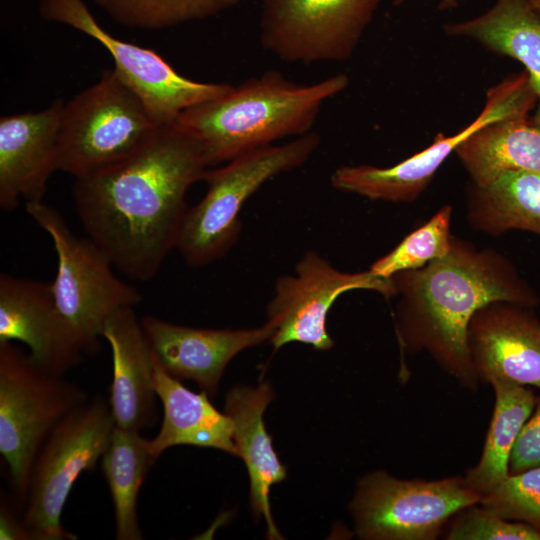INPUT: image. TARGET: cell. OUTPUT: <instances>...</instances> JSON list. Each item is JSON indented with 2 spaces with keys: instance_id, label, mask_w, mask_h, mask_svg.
<instances>
[{
  "instance_id": "24",
  "label": "cell",
  "mask_w": 540,
  "mask_h": 540,
  "mask_svg": "<svg viewBox=\"0 0 540 540\" xmlns=\"http://www.w3.org/2000/svg\"><path fill=\"white\" fill-rule=\"evenodd\" d=\"M494 409L481 457L464 475L481 496L509 475V460L519 433L533 411L536 394L527 386L494 380Z\"/></svg>"
},
{
  "instance_id": "20",
  "label": "cell",
  "mask_w": 540,
  "mask_h": 540,
  "mask_svg": "<svg viewBox=\"0 0 540 540\" xmlns=\"http://www.w3.org/2000/svg\"><path fill=\"white\" fill-rule=\"evenodd\" d=\"M153 382L163 407L160 430L153 439H147L148 450L154 458L176 445L215 448L238 457L233 422L213 406L206 392L187 389L179 379L167 373L155 357Z\"/></svg>"
},
{
  "instance_id": "22",
  "label": "cell",
  "mask_w": 540,
  "mask_h": 540,
  "mask_svg": "<svg viewBox=\"0 0 540 540\" xmlns=\"http://www.w3.org/2000/svg\"><path fill=\"white\" fill-rule=\"evenodd\" d=\"M474 185H484L507 170L540 174V128L529 117L488 125L455 152Z\"/></svg>"
},
{
  "instance_id": "15",
  "label": "cell",
  "mask_w": 540,
  "mask_h": 540,
  "mask_svg": "<svg viewBox=\"0 0 540 540\" xmlns=\"http://www.w3.org/2000/svg\"><path fill=\"white\" fill-rule=\"evenodd\" d=\"M21 342L46 371L63 376L82 352L57 311L51 283L0 275V344Z\"/></svg>"
},
{
  "instance_id": "7",
  "label": "cell",
  "mask_w": 540,
  "mask_h": 540,
  "mask_svg": "<svg viewBox=\"0 0 540 540\" xmlns=\"http://www.w3.org/2000/svg\"><path fill=\"white\" fill-rule=\"evenodd\" d=\"M160 126L114 69L64 104L56 170L76 178L107 168L137 151Z\"/></svg>"
},
{
  "instance_id": "4",
  "label": "cell",
  "mask_w": 540,
  "mask_h": 540,
  "mask_svg": "<svg viewBox=\"0 0 540 540\" xmlns=\"http://www.w3.org/2000/svg\"><path fill=\"white\" fill-rule=\"evenodd\" d=\"M311 131L282 145H270L209 169L203 198L188 208L175 248L191 266L223 257L236 242L245 202L268 180L305 164L320 145Z\"/></svg>"
},
{
  "instance_id": "18",
  "label": "cell",
  "mask_w": 540,
  "mask_h": 540,
  "mask_svg": "<svg viewBox=\"0 0 540 540\" xmlns=\"http://www.w3.org/2000/svg\"><path fill=\"white\" fill-rule=\"evenodd\" d=\"M102 337L112 353L108 404L115 426L141 432L155 423L157 395L153 382L154 355L134 308L112 315Z\"/></svg>"
},
{
  "instance_id": "11",
  "label": "cell",
  "mask_w": 540,
  "mask_h": 540,
  "mask_svg": "<svg viewBox=\"0 0 540 540\" xmlns=\"http://www.w3.org/2000/svg\"><path fill=\"white\" fill-rule=\"evenodd\" d=\"M382 1L260 0V43L287 63L346 61Z\"/></svg>"
},
{
  "instance_id": "19",
  "label": "cell",
  "mask_w": 540,
  "mask_h": 540,
  "mask_svg": "<svg viewBox=\"0 0 540 540\" xmlns=\"http://www.w3.org/2000/svg\"><path fill=\"white\" fill-rule=\"evenodd\" d=\"M268 382L257 387L235 386L225 398V413L233 422V440L247 468L250 480V503L255 519L262 517L269 539H283L272 517L271 487L287 478V468L280 461L266 430L263 414L273 400Z\"/></svg>"
},
{
  "instance_id": "1",
  "label": "cell",
  "mask_w": 540,
  "mask_h": 540,
  "mask_svg": "<svg viewBox=\"0 0 540 540\" xmlns=\"http://www.w3.org/2000/svg\"><path fill=\"white\" fill-rule=\"evenodd\" d=\"M209 167L189 132L176 122L162 125L130 156L76 178L78 216L118 271L150 280L176 246L187 191Z\"/></svg>"
},
{
  "instance_id": "17",
  "label": "cell",
  "mask_w": 540,
  "mask_h": 540,
  "mask_svg": "<svg viewBox=\"0 0 540 540\" xmlns=\"http://www.w3.org/2000/svg\"><path fill=\"white\" fill-rule=\"evenodd\" d=\"M537 96L526 71L512 74L486 92L477 117L456 134L438 133L430 146L391 167L382 168L379 181L385 193L400 202L415 200L429 185L439 167L478 130L493 123L529 117Z\"/></svg>"
},
{
  "instance_id": "21",
  "label": "cell",
  "mask_w": 540,
  "mask_h": 540,
  "mask_svg": "<svg viewBox=\"0 0 540 540\" xmlns=\"http://www.w3.org/2000/svg\"><path fill=\"white\" fill-rule=\"evenodd\" d=\"M451 36L474 40L525 67L537 96L531 119L540 128V16L529 0H495L480 15L445 25Z\"/></svg>"
},
{
  "instance_id": "28",
  "label": "cell",
  "mask_w": 540,
  "mask_h": 540,
  "mask_svg": "<svg viewBox=\"0 0 540 540\" xmlns=\"http://www.w3.org/2000/svg\"><path fill=\"white\" fill-rule=\"evenodd\" d=\"M479 504L504 519L540 532V466L509 474L483 494Z\"/></svg>"
},
{
  "instance_id": "23",
  "label": "cell",
  "mask_w": 540,
  "mask_h": 540,
  "mask_svg": "<svg viewBox=\"0 0 540 540\" xmlns=\"http://www.w3.org/2000/svg\"><path fill=\"white\" fill-rule=\"evenodd\" d=\"M470 223L489 234L523 230L540 236V174L507 170L484 185H474Z\"/></svg>"
},
{
  "instance_id": "10",
  "label": "cell",
  "mask_w": 540,
  "mask_h": 540,
  "mask_svg": "<svg viewBox=\"0 0 540 540\" xmlns=\"http://www.w3.org/2000/svg\"><path fill=\"white\" fill-rule=\"evenodd\" d=\"M39 13L93 38L111 55L114 71L138 96L157 125L176 121L185 110L227 93L229 83L194 81L178 73L155 51L110 34L84 0H40Z\"/></svg>"
},
{
  "instance_id": "27",
  "label": "cell",
  "mask_w": 540,
  "mask_h": 540,
  "mask_svg": "<svg viewBox=\"0 0 540 540\" xmlns=\"http://www.w3.org/2000/svg\"><path fill=\"white\" fill-rule=\"evenodd\" d=\"M451 212L450 205L443 206L430 220L376 260L369 270L376 276L391 278L399 272L419 269L446 256L452 244Z\"/></svg>"
},
{
  "instance_id": "14",
  "label": "cell",
  "mask_w": 540,
  "mask_h": 540,
  "mask_svg": "<svg viewBox=\"0 0 540 540\" xmlns=\"http://www.w3.org/2000/svg\"><path fill=\"white\" fill-rule=\"evenodd\" d=\"M468 346L480 382L540 388V321L527 308L507 302L482 307L469 324Z\"/></svg>"
},
{
  "instance_id": "26",
  "label": "cell",
  "mask_w": 540,
  "mask_h": 540,
  "mask_svg": "<svg viewBox=\"0 0 540 540\" xmlns=\"http://www.w3.org/2000/svg\"><path fill=\"white\" fill-rule=\"evenodd\" d=\"M239 3L240 0H95L116 23L151 31L205 20Z\"/></svg>"
},
{
  "instance_id": "30",
  "label": "cell",
  "mask_w": 540,
  "mask_h": 540,
  "mask_svg": "<svg viewBox=\"0 0 540 540\" xmlns=\"http://www.w3.org/2000/svg\"><path fill=\"white\" fill-rule=\"evenodd\" d=\"M540 466V394L532 413L523 425L509 460V474Z\"/></svg>"
},
{
  "instance_id": "12",
  "label": "cell",
  "mask_w": 540,
  "mask_h": 540,
  "mask_svg": "<svg viewBox=\"0 0 540 540\" xmlns=\"http://www.w3.org/2000/svg\"><path fill=\"white\" fill-rule=\"evenodd\" d=\"M365 289L384 297L396 294L392 278L370 270L343 272L315 251H308L296 265L295 274L277 279L267 316L274 333L269 340L276 352L299 342L317 350H329L334 341L327 331V316L336 299L345 292Z\"/></svg>"
},
{
  "instance_id": "5",
  "label": "cell",
  "mask_w": 540,
  "mask_h": 540,
  "mask_svg": "<svg viewBox=\"0 0 540 540\" xmlns=\"http://www.w3.org/2000/svg\"><path fill=\"white\" fill-rule=\"evenodd\" d=\"M26 212L51 238L57 271L51 288L57 311L77 348L93 354L108 319L134 308L140 293L119 279L107 255L89 238L76 236L61 214L43 201L26 203Z\"/></svg>"
},
{
  "instance_id": "32",
  "label": "cell",
  "mask_w": 540,
  "mask_h": 540,
  "mask_svg": "<svg viewBox=\"0 0 540 540\" xmlns=\"http://www.w3.org/2000/svg\"><path fill=\"white\" fill-rule=\"evenodd\" d=\"M407 0H393V5L399 6ZM441 9H452L458 6V0H437Z\"/></svg>"
},
{
  "instance_id": "31",
  "label": "cell",
  "mask_w": 540,
  "mask_h": 540,
  "mask_svg": "<svg viewBox=\"0 0 540 540\" xmlns=\"http://www.w3.org/2000/svg\"><path fill=\"white\" fill-rule=\"evenodd\" d=\"M0 539L31 540L25 526L23 513L20 515L7 497H1L0 504Z\"/></svg>"
},
{
  "instance_id": "6",
  "label": "cell",
  "mask_w": 540,
  "mask_h": 540,
  "mask_svg": "<svg viewBox=\"0 0 540 540\" xmlns=\"http://www.w3.org/2000/svg\"><path fill=\"white\" fill-rule=\"evenodd\" d=\"M88 400L63 376L43 369L13 342L0 344V453L15 497L25 503L31 470L54 427Z\"/></svg>"
},
{
  "instance_id": "3",
  "label": "cell",
  "mask_w": 540,
  "mask_h": 540,
  "mask_svg": "<svg viewBox=\"0 0 540 540\" xmlns=\"http://www.w3.org/2000/svg\"><path fill=\"white\" fill-rule=\"evenodd\" d=\"M348 84L344 73L303 84L267 70L185 110L175 122L199 142L209 166H217L311 132L323 105Z\"/></svg>"
},
{
  "instance_id": "13",
  "label": "cell",
  "mask_w": 540,
  "mask_h": 540,
  "mask_svg": "<svg viewBox=\"0 0 540 540\" xmlns=\"http://www.w3.org/2000/svg\"><path fill=\"white\" fill-rule=\"evenodd\" d=\"M141 325L162 368L177 379L195 381L208 395L217 393L228 363L243 350L270 340L274 328L266 322L254 329H201L145 316Z\"/></svg>"
},
{
  "instance_id": "33",
  "label": "cell",
  "mask_w": 540,
  "mask_h": 540,
  "mask_svg": "<svg viewBox=\"0 0 540 540\" xmlns=\"http://www.w3.org/2000/svg\"><path fill=\"white\" fill-rule=\"evenodd\" d=\"M535 11L540 16V0H529Z\"/></svg>"
},
{
  "instance_id": "8",
  "label": "cell",
  "mask_w": 540,
  "mask_h": 540,
  "mask_svg": "<svg viewBox=\"0 0 540 540\" xmlns=\"http://www.w3.org/2000/svg\"><path fill=\"white\" fill-rule=\"evenodd\" d=\"M115 422L108 401L96 396L50 432L31 470L23 519L31 540H75L61 523L71 489L91 472L108 447Z\"/></svg>"
},
{
  "instance_id": "2",
  "label": "cell",
  "mask_w": 540,
  "mask_h": 540,
  "mask_svg": "<svg viewBox=\"0 0 540 540\" xmlns=\"http://www.w3.org/2000/svg\"><path fill=\"white\" fill-rule=\"evenodd\" d=\"M391 278L400 295L396 335L401 352H427L446 373L473 392L481 383L468 346V328L474 314L494 302L525 308L539 302L536 292L502 255L477 250L455 238L443 258Z\"/></svg>"
},
{
  "instance_id": "25",
  "label": "cell",
  "mask_w": 540,
  "mask_h": 540,
  "mask_svg": "<svg viewBox=\"0 0 540 540\" xmlns=\"http://www.w3.org/2000/svg\"><path fill=\"white\" fill-rule=\"evenodd\" d=\"M157 459L140 432L114 426L109 444L101 458V467L114 507L115 538L141 540L137 499L142 483Z\"/></svg>"
},
{
  "instance_id": "16",
  "label": "cell",
  "mask_w": 540,
  "mask_h": 540,
  "mask_svg": "<svg viewBox=\"0 0 540 540\" xmlns=\"http://www.w3.org/2000/svg\"><path fill=\"white\" fill-rule=\"evenodd\" d=\"M64 102L55 100L38 112L0 118V207L14 209L43 201L56 170L57 142Z\"/></svg>"
},
{
  "instance_id": "9",
  "label": "cell",
  "mask_w": 540,
  "mask_h": 540,
  "mask_svg": "<svg viewBox=\"0 0 540 540\" xmlns=\"http://www.w3.org/2000/svg\"><path fill=\"white\" fill-rule=\"evenodd\" d=\"M480 500L464 476L399 479L375 471L358 481L349 508L361 539L434 540L455 514Z\"/></svg>"
},
{
  "instance_id": "29",
  "label": "cell",
  "mask_w": 540,
  "mask_h": 540,
  "mask_svg": "<svg viewBox=\"0 0 540 540\" xmlns=\"http://www.w3.org/2000/svg\"><path fill=\"white\" fill-rule=\"evenodd\" d=\"M446 527L447 540H540V532L529 525L504 519L479 503L459 511Z\"/></svg>"
}]
</instances>
